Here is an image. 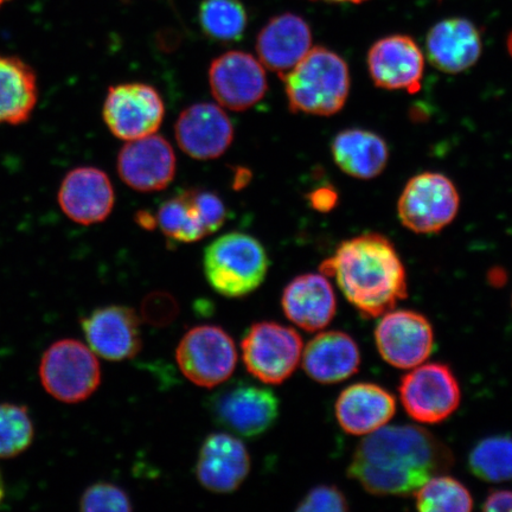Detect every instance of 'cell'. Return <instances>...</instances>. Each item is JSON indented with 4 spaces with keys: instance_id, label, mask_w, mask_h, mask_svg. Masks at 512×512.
I'll return each instance as SVG.
<instances>
[{
    "instance_id": "1",
    "label": "cell",
    "mask_w": 512,
    "mask_h": 512,
    "mask_svg": "<svg viewBox=\"0 0 512 512\" xmlns=\"http://www.w3.org/2000/svg\"><path fill=\"white\" fill-rule=\"evenodd\" d=\"M453 454L419 426H384L366 435L352 454L348 475L375 496H408L451 470Z\"/></svg>"
},
{
    "instance_id": "2",
    "label": "cell",
    "mask_w": 512,
    "mask_h": 512,
    "mask_svg": "<svg viewBox=\"0 0 512 512\" xmlns=\"http://www.w3.org/2000/svg\"><path fill=\"white\" fill-rule=\"evenodd\" d=\"M320 273L334 278L345 299L368 319L379 318L408 297L405 265L383 235L368 233L341 243Z\"/></svg>"
},
{
    "instance_id": "3",
    "label": "cell",
    "mask_w": 512,
    "mask_h": 512,
    "mask_svg": "<svg viewBox=\"0 0 512 512\" xmlns=\"http://www.w3.org/2000/svg\"><path fill=\"white\" fill-rule=\"evenodd\" d=\"M284 76L293 113L330 117L342 110L350 92V73L341 56L324 47L311 48Z\"/></svg>"
},
{
    "instance_id": "4",
    "label": "cell",
    "mask_w": 512,
    "mask_h": 512,
    "mask_svg": "<svg viewBox=\"0 0 512 512\" xmlns=\"http://www.w3.org/2000/svg\"><path fill=\"white\" fill-rule=\"evenodd\" d=\"M204 273L221 296L242 298L266 279L270 259L260 241L245 233H229L214 240L203 258Z\"/></svg>"
},
{
    "instance_id": "5",
    "label": "cell",
    "mask_w": 512,
    "mask_h": 512,
    "mask_svg": "<svg viewBox=\"0 0 512 512\" xmlns=\"http://www.w3.org/2000/svg\"><path fill=\"white\" fill-rule=\"evenodd\" d=\"M38 375L46 392L64 403L91 398L101 383V368L94 352L69 338L51 344L44 352Z\"/></svg>"
},
{
    "instance_id": "6",
    "label": "cell",
    "mask_w": 512,
    "mask_h": 512,
    "mask_svg": "<svg viewBox=\"0 0 512 512\" xmlns=\"http://www.w3.org/2000/svg\"><path fill=\"white\" fill-rule=\"evenodd\" d=\"M211 418L217 425L245 439L261 437L279 418V400L271 389L239 382L210 396Z\"/></svg>"
},
{
    "instance_id": "7",
    "label": "cell",
    "mask_w": 512,
    "mask_h": 512,
    "mask_svg": "<svg viewBox=\"0 0 512 512\" xmlns=\"http://www.w3.org/2000/svg\"><path fill=\"white\" fill-rule=\"evenodd\" d=\"M403 408L413 420L440 424L457 411L462 389L447 364L422 363L402 377L399 387Z\"/></svg>"
},
{
    "instance_id": "8",
    "label": "cell",
    "mask_w": 512,
    "mask_h": 512,
    "mask_svg": "<svg viewBox=\"0 0 512 512\" xmlns=\"http://www.w3.org/2000/svg\"><path fill=\"white\" fill-rule=\"evenodd\" d=\"M249 373L266 384H280L297 370L303 356V339L290 326L261 322L251 326L241 343Z\"/></svg>"
},
{
    "instance_id": "9",
    "label": "cell",
    "mask_w": 512,
    "mask_h": 512,
    "mask_svg": "<svg viewBox=\"0 0 512 512\" xmlns=\"http://www.w3.org/2000/svg\"><path fill=\"white\" fill-rule=\"evenodd\" d=\"M176 360L189 381L196 386L214 388L233 375L238 351L233 338L219 326L201 325L183 336Z\"/></svg>"
},
{
    "instance_id": "10",
    "label": "cell",
    "mask_w": 512,
    "mask_h": 512,
    "mask_svg": "<svg viewBox=\"0 0 512 512\" xmlns=\"http://www.w3.org/2000/svg\"><path fill=\"white\" fill-rule=\"evenodd\" d=\"M460 197L451 179L435 172L415 176L403 189L398 211L400 221L418 234L439 233L458 214Z\"/></svg>"
},
{
    "instance_id": "11",
    "label": "cell",
    "mask_w": 512,
    "mask_h": 512,
    "mask_svg": "<svg viewBox=\"0 0 512 512\" xmlns=\"http://www.w3.org/2000/svg\"><path fill=\"white\" fill-rule=\"evenodd\" d=\"M379 354L390 366L411 370L430 358L434 348L433 326L412 310H392L381 316L375 329Z\"/></svg>"
},
{
    "instance_id": "12",
    "label": "cell",
    "mask_w": 512,
    "mask_h": 512,
    "mask_svg": "<svg viewBox=\"0 0 512 512\" xmlns=\"http://www.w3.org/2000/svg\"><path fill=\"white\" fill-rule=\"evenodd\" d=\"M164 114L159 93L145 83H124L110 88L104 105L106 125L115 137L126 142L155 134Z\"/></svg>"
},
{
    "instance_id": "13",
    "label": "cell",
    "mask_w": 512,
    "mask_h": 512,
    "mask_svg": "<svg viewBox=\"0 0 512 512\" xmlns=\"http://www.w3.org/2000/svg\"><path fill=\"white\" fill-rule=\"evenodd\" d=\"M209 83L216 101L232 111L258 104L268 87L264 66L243 51H228L211 62Z\"/></svg>"
},
{
    "instance_id": "14",
    "label": "cell",
    "mask_w": 512,
    "mask_h": 512,
    "mask_svg": "<svg viewBox=\"0 0 512 512\" xmlns=\"http://www.w3.org/2000/svg\"><path fill=\"white\" fill-rule=\"evenodd\" d=\"M368 67L377 87L414 94L424 78L425 56L412 37L393 35L370 48Z\"/></svg>"
},
{
    "instance_id": "15",
    "label": "cell",
    "mask_w": 512,
    "mask_h": 512,
    "mask_svg": "<svg viewBox=\"0 0 512 512\" xmlns=\"http://www.w3.org/2000/svg\"><path fill=\"white\" fill-rule=\"evenodd\" d=\"M117 166L120 178L133 190L160 191L174 181L176 156L168 140L151 134L128 142L120 150Z\"/></svg>"
},
{
    "instance_id": "16",
    "label": "cell",
    "mask_w": 512,
    "mask_h": 512,
    "mask_svg": "<svg viewBox=\"0 0 512 512\" xmlns=\"http://www.w3.org/2000/svg\"><path fill=\"white\" fill-rule=\"evenodd\" d=\"M88 347L107 361H126L142 349L137 313L126 306L100 307L82 319Z\"/></svg>"
},
{
    "instance_id": "17",
    "label": "cell",
    "mask_w": 512,
    "mask_h": 512,
    "mask_svg": "<svg viewBox=\"0 0 512 512\" xmlns=\"http://www.w3.org/2000/svg\"><path fill=\"white\" fill-rule=\"evenodd\" d=\"M175 134L184 153L209 160L221 157L232 145L234 127L220 106L204 102L185 108L176 121Z\"/></svg>"
},
{
    "instance_id": "18",
    "label": "cell",
    "mask_w": 512,
    "mask_h": 512,
    "mask_svg": "<svg viewBox=\"0 0 512 512\" xmlns=\"http://www.w3.org/2000/svg\"><path fill=\"white\" fill-rule=\"evenodd\" d=\"M251 471V456L239 438L213 433L203 441L196 475L204 488L214 494H230L240 488Z\"/></svg>"
},
{
    "instance_id": "19",
    "label": "cell",
    "mask_w": 512,
    "mask_h": 512,
    "mask_svg": "<svg viewBox=\"0 0 512 512\" xmlns=\"http://www.w3.org/2000/svg\"><path fill=\"white\" fill-rule=\"evenodd\" d=\"M114 202L110 177L92 166L70 171L59 191L63 213L83 226L105 221L112 213Z\"/></svg>"
},
{
    "instance_id": "20",
    "label": "cell",
    "mask_w": 512,
    "mask_h": 512,
    "mask_svg": "<svg viewBox=\"0 0 512 512\" xmlns=\"http://www.w3.org/2000/svg\"><path fill=\"white\" fill-rule=\"evenodd\" d=\"M157 224L166 238L183 243L200 241L217 232V206L209 191L189 189L165 201Z\"/></svg>"
},
{
    "instance_id": "21",
    "label": "cell",
    "mask_w": 512,
    "mask_h": 512,
    "mask_svg": "<svg viewBox=\"0 0 512 512\" xmlns=\"http://www.w3.org/2000/svg\"><path fill=\"white\" fill-rule=\"evenodd\" d=\"M335 412L345 433L366 437L393 419L396 400L379 384L355 383L338 396Z\"/></svg>"
},
{
    "instance_id": "22",
    "label": "cell",
    "mask_w": 512,
    "mask_h": 512,
    "mask_svg": "<svg viewBox=\"0 0 512 512\" xmlns=\"http://www.w3.org/2000/svg\"><path fill=\"white\" fill-rule=\"evenodd\" d=\"M428 60L448 74L463 73L480 59L482 36L466 18H448L434 25L426 41Z\"/></svg>"
},
{
    "instance_id": "23",
    "label": "cell",
    "mask_w": 512,
    "mask_h": 512,
    "mask_svg": "<svg viewBox=\"0 0 512 512\" xmlns=\"http://www.w3.org/2000/svg\"><path fill=\"white\" fill-rule=\"evenodd\" d=\"M281 306L288 319L309 332L328 326L336 316L337 298L324 274L307 273L285 287Z\"/></svg>"
},
{
    "instance_id": "24",
    "label": "cell",
    "mask_w": 512,
    "mask_h": 512,
    "mask_svg": "<svg viewBox=\"0 0 512 512\" xmlns=\"http://www.w3.org/2000/svg\"><path fill=\"white\" fill-rule=\"evenodd\" d=\"M312 32L305 19L283 14L271 19L256 40V53L262 66L281 76L290 72L309 53Z\"/></svg>"
},
{
    "instance_id": "25",
    "label": "cell",
    "mask_w": 512,
    "mask_h": 512,
    "mask_svg": "<svg viewBox=\"0 0 512 512\" xmlns=\"http://www.w3.org/2000/svg\"><path fill=\"white\" fill-rule=\"evenodd\" d=\"M306 374L323 384L343 382L360 369L361 350L343 331H326L311 339L303 350Z\"/></svg>"
},
{
    "instance_id": "26",
    "label": "cell",
    "mask_w": 512,
    "mask_h": 512,
    "mask_svg": "<svg viewBox=\"0 0 512 512\" xmlns=\"http://www.w3.org/2000/svg\"><path fill=\"white\" fill-rule=\"evenodd\" d=\"M332 156L345 174L358 179H371L386 169L389 150L376 133L352 128L336 136Z\"/></svg>"
},
{
    "instance_id": "27",
    "label": "cell",
    "mask_w": 512,
    "mask_h": 512,
    "mask_svg": "<svg viewBox=\"0 0 512 512\" xmlns=\"http://www.w3.org/2000/svg\"><path fill=\"white\" fill-rule=\"evenodd\" d=\"M37 95L34 70L17 57L0 55V124L27 123Z\"/></svg>"
},
{
    "instance_id": "28",
    "label": "cell",
    "mask_w": 512,
    "mask_h": 512,
    "mask_svg": "<svg viewBox=\"0 0 512 512\" xmlns=\"http://www.w3.org/2000/svg\"><path fill=\"white\" fill-rule=\"evenodd\" d=\"M416 509L424 512H465L473 509L471 492L458 479L444 475L432 477L413 494Z\"/></svg>"
},
{
    "instance_id": "29",
    "label": "cell",
    "mask_w": 512,
    "mask_h": 512,
    "mask_svg": "<svg viewBox=\"0 0 512 512\" xmlns=\"http://www.w3.org/2000/svg\"><path fill=\"white\" fill-rule=\"evenodd\" d=\"M469 467L473 476L489 483L512 479V437L496 435L483 439L470 453Z\"/></svg>"
},
{
    "instance_id": "30",
    "label": "cell",
    "mask_w": 512,
    "mask_h": 512,
    "mask_svg": "<svg viewBox=\"0 0 512 512\" xmlns=\"http://www.w3.org/2000/svg\"><path fill=\"white\" fill-rule=\"evenodd\" d=\"M200 24L209 38L235 42L246 30V10L239 0H204L200 8Z\"/></svg>"
},
{
    "instance_id": "31",
    "label": "cell",
    "mask_w": 512,
    "mask_h": 512,
    "mask_svg": "<svg viewBox=\"0 0 512 512\" xmlns=\"http://www.w3.org/2000/svg\"><path fill=\"white\" fill-rule=\"evenodd\" d=\"M34 438V422L28 409L14 403H0V459L18 457L28 450Z\"/></svg>"
},
{
    "instance_id": "32",
    "label": "cell",
    "mask_w": 512,
    "mask_h": 512,
    "mask_svg": "<svg viewBox=\"0 0 512 512\" xmlns=\"http://www.w3.org/2000/svg\"><path fill=\"white\" fill-rule=\"evenodd\" d=\"M82 511H131L130 496L119 486L111 483H96L89 486L80 499Z\"/></svg>"
},
{
    "instance_id": "33",
    "label": "cell",
    "mask_w": 512,
    "mask_h": 512,
    "mask_svg": "<svg viewBox=\"0 0 512 512\" xmlns=\"http://www.w3.org/2000/svg\"><path fill=\"white\" fill-rule=\"evenodd\" d=\"M349 510L347 497L334 485H319L309 491L297 511L342 512Z\"/></svg>"
},
{
    "instance_id": "34",
    "label": "cell",
    "mask_w": 512,
    "mask_h": 512,
    "mask_svg": "<svg viewBox=\"0 0 512 512\" xmlns=\"http://www.w3.org/2000/svg\"><path fill=\"white\" fill-rule=\"evenodd\" d=\"M142 315L152 325H168L178 315V304L168 293H152L144 300Z\"/></svg>"
},
{
    "instance_id": "35",
    "label": "cell",
    "mask_w": 512,
    "mask_h": 512,
    "mask_svg": "<svg viewBox=\"0 0 512 512\" xmlns=\"http://www.w3.org/2000/svg\"><path fill=\"white\" fill-rule=\"evenodd\" d=\"M483 510L490 512H512V491H491L490 495L485 498Z\"/></svg>"
},
{
    "instance_id": "36",
    "label": "cell",
    "mask_w": 512,
    "mask_h": 512,
    "mask_svg": "<svg viewBox=\"0 0 512 512\" xmlns=\"http://www.w3.org/2000/svg\"><path fill=\"white\" fill-rule=\"evenodd\" d=\"M337 198L338 197L334 189L320 188L311 192L309 201L313 209L326 213V211L334 209L337 203Z\"/></svg>"
},
{
    "instance_id": "37",
    "label": "cell",
    "mask_w": 512,
    "mask_h": 512,
    "mask_svg": "<svg viewBox=\"0 0 512 512\" xmlns=\"http://www.w3.org/2000/svg\"><path fill=\"white\" fill-rule=\"evenodd\" d=\"M137 222L145 229H155L157 226V217H153L147 211H140L136 217Z\"/></svg>"
},
{
    "instance_id": "38",
    "label": "cell",
    "mask_w": 512,
    "mask_h": 512,
    "mask_svg": "<svg viewBox=\"0 0 512 512\" xmlns=\"http://www.w3.org/2000/svg\"><path fill=\"white\" fill-rule=\"evenodd\" d=\"M322 2L362 4L364 2H368V0H322Z\"/></svg>"
},
{
    "instance_id": "39",
    "label": "cell",
    "mask_w": 512,
    "mask_h": 512,
    "mask_svg": "<svg viewBox=\"0 0 512 512\" xmlns=\"http://www.w3.org/2000/svg\"><path fill=\"white\" fill-rule=\"evenodd\" d=\"M5 497V486L3 482V477L0 475V504L3 503Z\"/></svg>"
},
{
    "instance_id": "40",
    "label": "cell",
    "mask_w": 512,
    "mask_h": 512,
    "mask_svg": "<svg viewBox=\"0 0 512 512\" xmlns=\"http://www.w3.org/2000/svg\"><path fill=\"white\" fill-rule=\"evenodd\" d=\"M508 50H509L510 55L512 56V32L508 38Z\"/></svg>"
},
{
    "instance_id": "41",
    "label": "cell",
    "mask_w": 512,
    "mask_h": 512,
    "mask_svg": "<svg viewBox=\"0 0 512 512\" xmlns=\"http://www.w3.org/2000/svg\"><path fill=\"white\" fill-rule=\"evenodd\" d=\"M5 2H8V0H0V6H2Z\"/></svg>"
}]
</instances>
